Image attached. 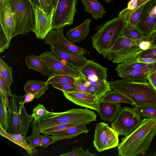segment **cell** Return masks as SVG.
Masks as SVG:
<instances>
[{
	"label": "cell",
	"mask_w": 156,
	"mask_h": 156,
	"mask_svg": "<svg viewBox=\"0 0 156 156\" xmlns=\"http://www.w3.org/2000/svg\"><path fill=\"white\" fill-rule=\"evenodd\" d=\"M49 112L45 109L43 105L39 104L33 108L32 115L34 118V120L37 121L48 114Z\"/></svg>",
	"instance_id": "37"
},
{
	"label": "cell",
	"mask_w": 156,
	"mask_h": 156,
	"mask_svg": "<svg viewBox=\"0 0 156 156\" xmlns=\"http://www.w3.org/2000/svg\"><path fill=\"white\" fill-rule=\"evenodd\" d=\"M58 141L57 139L53 135L50 136L48 134H44L43 136L40 147L46 148L49 145Z\"/></svg>",
	"instance_id": "44"
},
{
	"label": "cell",
	"mask_w": 156,
	"mask_h": 156,
	"mask_svg": "<svg viewBox=\"0 0 156 156\" xmlns=\"http://www.w3.org/2000/svg\"><path fill=\"white\" fill-rule=\"evenodd\" d=\"M77 124H78L67 123L47 128L42 130L41 133L50 135L52 133L60 131Z\"/></svg>",
	"instance_id": "40"
},
{
	"label": "cell",
	"mask_w": 156,
	"mask_h": 156,
	"mask_svg": "<svg viewBox=\"0 0 156 156\" xmlns=\"http://www.w3.org/2000/svg\"><path fill=\"white\" fill-rule=\"evenodd\" d=\"M8 96L0 93V126L7 131L9 124Z\"/></svg>",
	"instance_id": "30"
},
{
	"label": "cell",
	"mask_w": 156,
	"mask_h": 156,
	"mask_svg": "<svg viewBox=\"0 0 156 156\" xmlns=\"http://www.w3.org/2000/svg\"><path fill=\"white\" fill-rule=\"evenodd\" d=\"M74 84L77 91L91 94L90 91L80 80L78 76L75 77Z\"/></svg>",
	"instance_id": "46"
},
{
	"label": "cell",
	"mask_w": 156,
	"mask_h": 156,
	"mask_svg": "<svg viewBox=\"0 0 156 156\" xmlns=\"http://www.w3.org/2000/svg\"><path fill=\"white\" fill-rule=\"evenodd\" d=\"M137 61L148 64L154 63L156 62V59L151 58H143L138 56L137 57Z\"/></svg>",
	"instance_id": "50"
},
{
	"label": "cell",
	"mask_w": 156,
	"mask_h": 156,
	"mask_svg": "<svg viewBox=\"0 0 156 156\" xmlns=\"http://www.w3.org/2000/svg\"><path fill=\"white\" fill-rule=\"evenodd\" d=\"M112 0H104V1L105 3H108L112 1Z\"/></svg>",
	"instance_id": "57"
},
{
	"label": "cell",
	"mask_w": 156,
	"mask_h": 156,
	"mask_svg": "<svg viewBox=\"0 0 156 156\" xmlns=\"http://www.w3.org/2000/svg\"><path fill=\"white\" fill-rule=\"evenodd\" d=\"M85 123H80L65 129L51 133L50 135L54 136L58 140H62L71 139L83 133H87L89 130Z\"/></svg>",
	"instance_id": "22"
},
{
	"label": "cell",
	"mask_w": 156,
	"mask_h": 156,
	"mask_svg": "<svg viewBox=\"0 0 156 156\" xmlns=\"http://www.w3.org/2000/svg\"><path fill=\"white\" fill-rule=\"evenodd\" d=\"M10 97L8 109L9 128L7 132L20 134L26 139L30 125L34 118L32 115L28 114L26 111L23 102V96L14 94Z\"/></svg>",
	"instance_id": "5"
},
{
	"label": "cell",
	"mask_w": 156,
	"mask_h": 156,
	"mask_svg": "<svg viewBox=\"0 0 156 156\" xmlns=\"http://www.w3.org/2000/svg\"><path fill=\"white\" fill-rule=\"evenodd\" d=\"M156 134V119L144 118L131 134L122 138L118 146V155L136 156L149 150Z\"/></svg>",
	"instance_id": "1"
},
{
	"label": "cell",
	"mask_w": 156,
	"mask_h": 156,
	"mask_svg": "<svg viewBox=\"0 0 156 156\" xmlns=\"http://www.w3.org/2000/svg\"><path fill=\"white\" fill-rule=\"evenodd\" d=\"M99 101H107L116 103H124L135 106L134 103L122 94L113 90L108 92L99 99Z\"/></svg>",
	"instance_id": "32"
},
{
	"label": "cell",
	"mask_w": 156,
	"mask_h": 156,
	"mask_svg": "<svg viewBox=\"0 0 156 156\" xmlns=\"http://www.w3.org/2000/svg\"><path fill=\"white\" fill-rule=\"evenodd\" d=\"M137 5L138 0H130L128 3L127 8L130 10L134 9L136 8Z\"/></svg>",
	"instance_id": "52"
},
{
	"label": "cell",
	"mask_w": 156,
	"mask_h": 156,
	"mask_svg": "<svg viewBox=\"0 0 156 156\" xmlns=\"http://www.w3.org/2000/svg\"><path fill=\"white\" fill-rule=\"evenodd\" d=\"M52 87L65 92L77 91L74 84L53 83L50 84Z\"/></svg>",
	"instance_id": "38"
},
{
	"label": "cell",
	"mask_w": 156,
	"mask_h": 156,
	"mask_svg": "<svg viewBox=\"0 0 156 156\" xmlns=\"http://www.w3.org/2000/svg\"><path fill=\"white\" fill-rule=\"evenodd\" d=\"M126 22V25L122 32L123 36L138 42L146 37L147 36L138 29L137 27Z\"/></svg>",
	"instance_id": "31"
},
{
	"label": "cell",
	"mask_w": 156,
	"mask_h": 156,
	"mask_svg": "<svg viewBox=\"0 0 156 156\" xmlns=\"http://www.w3.org/2000/svg\"><path fill=\"white\" fill-rule=\"evenodd\" d=\"M91 21L87 19L81 24L68 30L66 35L69 41L72 43H78L85 39L90 32L89 25Z\"/></svg>",
	"instance_id": "21"
},
{
	"label": "cell",
	"mask_w": 156,
	"mask_h": 156,
	"mask_svg": "<svg viewBox=\"0 0 156 156\" xmlns=\"http://www.w3.org/2000/svg\"><path fill=\"white\" fill-rule=\"evenodd\" d=\"M75 77L70 75L52 72L48 76L47 80V83L50 84L51 83H58L74 84Z\"/></svg>",
	"instance_id": "35"
},
{
	"label": "cell",
	"mask_w": 156,
	"mask_h": 156,
	"mask_svg": "<svg viewBox=\"0 0 156 156\" xmlns=\"http://www.w3.org/2000/svg\"><path fill=\"white\" fill-rule=\"evenodd\" d=\"M138 44L139 47L143 50H147L151 47V43L148 39V36L139 41Z\"/></svg>",
	"instance_id": "47"
},
{
	"label": "cell",
	"mask_w": 156,
	"mask_h": 156,
	"mask_svg": "<svg viewBox=\"0 0 156 156\" xmlns=\"http://www.w3.org/2000/svg\"><path fill=\"white\" fill-rule=\"evenodd\" d=\"M141 117L131 107H124L120 111L111 127L119 135L127 136L139 126Z\"/></svg>",
	"instance_id": "7"
},
{
	"label": "cell",
	"mask_w": 156,
	"mask_h": 156,
	"mask_svg": "<svg viewBox=\"0 0 156 156\" xmlns=\"http://www.w3.org/2000/svg\"><path fill=\"white\" fill-rule=\"evenodd\" d=\"M145 3L137 7L134 9L130 10L127 8L124 9L119 12L118 16L123 17L127 22L137 27Z\"/></svg>",
	"instance_id": "28"
},
{
	"label": "cell",
	"mask_w": 156,
	"mask_h": 156,
	"mask_svg": "<svg viewBox=\"0 0 156 156\" xmlns=\"http://www.w3.org/2000/svg\"><path fill=\"white\" fill-rule=\"evenodd\" d=\"M138 57L143 58H151L156 59V48L151 47L143 51L139 55Z\"/></svg>",
	"instance_id": "45"
},
{
	"label": "cell",
	"mask_w": 156,
	"mask_h": 156,
	"mask_svg": "<svg viewBox=\"0 0 156 156\" xmlns=\"http://www.w3.org/2000/svg\"><path fill=\"white\" fill-rule=\"evenodd\" d=\"M39 133H32L31 135L27 137V140L29 142L30 145L33 147L41 146L43 136Z\"/></svg>",
	"instance_id": "42"
},
{
	"label": "cell",
	"mask_w": 156,
	"mask_h": 156,
	"mask_svg": "<svg viewBox=\"0 0 156 156\" xmlns=\"http://www.w3.org/2000/svg\"><path fill=\"white\" fill-rule=\"evenodd\" d=\"M156 26V0L146 3L137 25L138 29L147 36L154 31Z\"/></svg>",
	"instance_id": "12"
},
{
	"label": "cell",
	"mask_w": 156,
	"mask_h": 156,
	"mask_svg": "<svg viewBox=\"0 0 156 156\" xmlns=\"http://www.w3.org/2000/svg\"><path fill=\"white\" fill-rule=\"evenodd\" d=\"M78 76L85 86L90 91L91 94L99 99L106 93L112 90L110 82L104 81H93L80 74Z\"/></svg>",
	"instance_id": "20"
},
{
	"label": "cell",
	"mask_w": 156,
	"mask_h": 156,
	"mask_svg": "<svg viewBox=\"0 0 156 156\" xmlns=\"http://www.w3.org/2000/svg\"><path fill=\"white\" fill-rule=\"evenodd\" d=\"M34 9L35 18V29L34 33L36 37L40 39H44L52 29V17L48 16L38 6Z\"/></svg>",
	"instance_id": "15"
},
{
	"label": "cell",
	"mask_w": 156,
	"mask_h": 156,
	"mask_svg": "<svg viewBox=\"0 0 156 156\" xmlns=\"http://www.w3.org/2000/svg\"><path fill=\"white\" fill-rule=\"evenodd\" d=\"M25 62L29 69L35 70L44 76H48L52 73L39 55H29L26 57Z\"/></svg>",
	"instance_id": "26"
},
{
	"label": "cell",
	"mask_w": 156,
	"mask_h": 156,
	"mask_svg": "<svg viewBox=\"0 0 156 156\" xmlns=\"http://www.w3.org/2000/svg\"><path fill=\"white\" fill-rule=\"evenodd\" d=\"M143 51L139 47L126 48L115 52L108 59L114 63H121L136 58Z\"/></svg>",
	"instance_id": "24"
},
{
	"label": "cell",
	"mask_w": 156,
	"mask_h": 156,
	"mask_svg": "<svg viewBox=\"0 0 156 156\" xmlns=\"http://www.w3.org/2000/svg\"><path fill=\"white\" fill-rule=\"evenodd\" d=\"M0 93L8 97H11L12 95L10 88V86L9 85L4 78L0 75Z\"/></svg>",
	"instance_id": "43"
},
{
	"label": "cell",
	"mask_w": 156,
	"mask_h": 156,
	"mask_svg": "<svg viewBox=\"0 0 156 156\" xmlns=\"http://www.w3.org/2000/svg\"><path fill=\"white\" fill-rule=\"evenodd\" d=\"M156 71V62L140 69L118 74L122 79L133 82H148V76Z\"/></svg>",
	"instance_id": "18"
},
{
	"label": "cell",
	"mask_w": 156,
	"mask_h": 156,
	"mask_svg": "<svg viewBox=\"0 0 156 156\" xmlns=\"http://www.w3.org/2000/svg\"><path fill=\"white\" fill-rule=\"evenodd\" d=\"M137 57L118 64L115 68L117 74L138 69L149 64L138 62Z\"/></svg>",
	"instance_id": "33"
},
{
	"label": "cell",
	"mask_w": 156,
	"mask_h": 156,
	"mask_svg": "<svg viewBox=\"0 0 156 156\" xmlns=\"http://www.w3.org/2000/svg\"><path fill=\"white\" fill-rule=\"evenodd\" d=\"M126 23L125 19L118 16L96 27L91 37L92 46L105 58L119 37L122 35Z\"/></svg>",
	"instance_id": "4"
},
{
	"label": "cell",
	"mask_w": 156,
	"mask_h": 156,
	"mask_svg": "<svg viewBox=\"0 0 156 156\" xmlns=\"http://www.w3.org/2000/svg\"><path fill=\"white\" fill-rule=\"evenodd\" d=\"M63 94L66 98L77 105L97 112L98 110L99 99L94 95L77 91L63 92Z\"/></svg>",
	"instance_id": "14"
},
{
	"label": "cell",
	"mask_w": 156,
	"mask_h": 156,
	"mask_svg": "<svg viewBox=\"0 0 156 156\" xmlns=\"http://www.w3.org/2000/svg\"><path fill=\"white\" fill-rule=\"evenodd\" d=\"M0 53L9 47L15 29L13 13L10 6L0 10Z\"/></svg>",
	"instance_id": "10"
},
{
	"label": "cell",
	"mask_w": 156,
	"mask_h": 156,
	"mask_svg": "<svg viewBox=\"0 0 156 156\" xmlns=\"http://www.w3.org/2000/svg\"><path fill=\"white\" fill-rule=\"evenodd\" d=\"M97 117L94 111L87 108H72L62 112H49L40 119L33 120L32 132L40 133L47 128L64 124H88L96 121Z\"/></svg>",
	"instance_id": "2"
},
{
	"label": "cell",
	"mask_w": 156,
	"mask_h": 156,
	"mask_svg": "<svg viewBox=\"0 0 156 156\" xmlns=\"http://www.w3.org/2000/svg\"><path fill=\"white\" fill-rule=\"evenodd\" d=\"M77 0H58L52 17V28L54 30L63 28L72 25L76 9Z\"/></svg>",
	"instance_id": "9"
},
{
	"label": "cell",
	"mask_w": 156,
	"mask_h": 156,
	"mask_svg": "<svg viewBox=\"0 0 156 156\" xmlns=\"http://www.w3.org/2000/svg\"><path fill=\"white\" fill-rule=\"evenodd\" d=\"M156 31V26H155V28H154V31H153V32L154 31Z\"/></svg>",
	"instance_id": "58"
},
{
	"label": "cell",
	"mask_w": 156,
	"mask_h": 156,
	"mask_svg": "<svg viewBox=\"0 0 156 156\" xmlns=\"http://www.w3.org/2000/svg\"><path fill=\"white\" fill-rule=\"evenodd\" d=\"M149 0H138V5L137 7H138L142 5Z\"/></svg>",
	"instance_id": "56"
},
{
	"label": "cell",
	"mask_w": 156,
	"mask_h": 156,
	"mask_svg": "<svg viewBox=\"0 0 156 156\" xmlns=\"http://www.w3.org/2000/svg\"><path fill=\"white\" fill-rule=\"evenodd\" d=\"M8 6H9V0H0V10Z\"/></svg>",
	"instance_id": "53"
},
{
	"label": "cell",
	"mask_w": 156,
	"mask_h": 156,
	"mask_svg": "<svg viewBox=\"0 0 156 156\" xmlns=\"http://www.w3.org/2000/svg\"><path fill=\"white\" fill-rule=\"evenodd\" d=\"M51 51L68 65L78 70L85 65L88 60L83 55H76L58 47L51 46Z\"/></svg>",
	"instance_id": "17"
},
{
	"label": "cell",
	"mask_w": 156,
	"mask_h": 156,
	"mask_svg": "<svg viewBox=\"0 0 156 156\" xmlns=\"http://www.w3.org/2000/svg\"><path fill=\"white\" fill-rule=\"evenodd\" d=\"M85 11L91 14L93 19L102 18L106 12L102 5L98 0H81Z\"/></svg>",
	"instance_id": "27"
},
{
	"label": "cell",
	"mask_w": 156,
	"mask_h": 156,
	"mask_svg": "<svg viewBox=\"0 0 156 156\" xmlns=\"http://www.w3.org/2000/svg\"><path fill=\"white\" fill-rule=\"evenodd\" d=\"M0 128V134L1 136L25 149L29 155L32 156L37 153V151L35 148L28 144L27 140L23 136L19 134L8 132L1 126Z\"/></svg>",
	"instance_id": "23"
},
{
	"label": "cell",
	"mask_w": 156,
	"mask_h": 156,
	"mask_svg": "<svg viewBox=\"0 0 156 156\" xmlns=\"http://www.w3.org/2000/svg\"><path fill=\"white\" fill-rule=\"evenodd\" d=\"M49 88V84L47 81L34 80L27 81L24 87L25 93L33 94L35 98L37 99L40 98Z\"/></svg>",
	"instance_id": "25"
},
{
	"label": "cell",
	"mask_w": 156,
	"mask_h": 156,
	"mask_svg": "<svg viewBox=\"0 0 156 156\" xmlns=\"http://www.w3.org/2000/svg\"><path fill=\"white\" fill-rule=\"evenodd\" d=\"M44 39L46 43L51 46L58 47L76 55H83L87 53V50L73 44L67 39L64 34L63 28L52 29Z\"/></svg>",
	"instance_id": "11"
},
{
	"label": "cell",
	"mask_w": 156,
	"mask_h": 156,
	"mask_svg": "<svg viewBox=\"0 0 156 156\" xmlns=\"http://www.w3.org/2000/svg\"><path fill=\"white\" fill-rule=\"evenodd\" d=\"M155 47V48H156V46H153V47Z\"/></svg>",
	"instance_id": "59"
},
{
	"label": "cell",
	"mask_w": 156,
	"mask_h": 156,
	"mask_svg": "<svg viewBox=\"0 0 156 156\" xmlns=\"http://www.w3.org/2000/svg\"><path fill=\"white\" fill-rule=\"evenodd\" d=\"M39 56L52 72L68 75L75 77L80 74L78 70L63 62L52 51H46Z\"/></svg>",
	"instance_id": "13"
},
{
	"label": "cell",
	"mask_w": 156,
	"mask_h": 156,
	"mask_svg": "<svg viewBox=\"0 0 156 156\" xmlns=\"http://www.w3.org/2000/svg\"><path fill=\"white\" fill-rule=\"evenodd\" d=\"M108 69L92 60H88L87 63L79 71L80 74L93 81L107 80Z\"/></svg>",
	"instance_id": "16"
},
{
	"label": "cell",
	"mask_w": 156,
	"mask_h": 156,
	"mask_svg": "<svg viewBox=\"0 0 156 156\" xmlns=\"http://www.w3.org/2000/svg\"><path fill=\"white\" fill-rule=\"evenodd\" d=\"M60 156H97L95 154L91 153L83 150L81 147L75 148L71 151L62 154Z\"/></svg>",
	"instance_id": "39"
},
{
	"label": "cell",
	"mask_w": 156,
	"mask_h": 156,
	"mask_svg": "<svg viewBox=\"0 0 156 156\" xmlns=\"http://www.w3.org/2000/svg\"><path fill=\"white\" fill-rule=\"evenodd\" d=\"M23 96V102L24 104L32 102L35 98L34 94L29 93H25Z\"/></svg>",
	"instance_id": "49"
},
{
	"label": "cell",
	"mask_w": 156,
	"mask_h": 156,
	"mask_svg": "<svg viewBox=\"0 0 156 156\" xmlns=\"http://www.w3.org/2000/svg\"><path fill=\"white\" fill-rule=\"evenodd\" d=\"M33 5L35 9L38 6H41V5L39 0H30Z\"/></svg>",
	"instance_id": "54"
},
{
	"label": "cell",
	"mask_w": 156,
	"mask_h": 156,
	"mask_svg": "<svg viewBox=\"0 0 156 156\" xmlns=\"http://www.w3.org/2000/svg\"><path fill=\"white\" fill-rule=\"evenodd\" d=\"M119 135L109 125L104 122L98 123L95 129L93 144L98 152L118 147Z\"/></svg>",
	"instance_id": "8"
},
{
	"label": "cell",
	"mask_w": 156,
	"mask_h": 156,
	"mask_svg": "<svg viewBox=\"0 0 156 156\" xmlns=\"http://www.w3.org/2000/svg\"><path fill=\"white\" fill-rule=\"evenodd\" d=\"M41 8L47 15L52 17L54 12L50 0H39Z\"/></svg>",
	"instance_id": "41"
},
{
	"label": "cell",
	"mask_w": 156,
	"mask_h": 156,
	"mask_svg": "<svg viewBox=\"0 0 156 156\" xmlns=\"http://www.w3.org/2000/svg\"><path fill=\"white\" fill-rule=\"evenodd\" d=\"M138 42L128 38L122 35L119 36L107 53L105 58L108 59L115 52L126 48L138 47Z\"/></svg>",
	"instance_id": "29"
},
{
	"label": "cell",
	"mask_w": 156,
	"mask_h": 156,
	"mask_svg": "<svg viewBox=\"0 0 156 156\" xmlns=\"http://www.w3.org/2000/svg\"><path fill=\"white\" fill-rule=\"evenodd\" d=\"M133 109L141 117L156 119V105H144L135 106Z\"/></svg>",
	"instance_id": "34"
},
{
	"label": "cell",
	"mask_w": 156,
	"mask_h": 156,
	"mask_svg": "<svg viewBox=\"0 0 156 156\" xmlns=\"http://www.w3.org/2000/svg\"><path fill=\"white\" fill-rule=\"evenodd\" d=\"M148 79V82L156 90V71L150 74Z\"/></svg>",
	"instance_id": "48"
},
{
	"label": "cell",
	"mask_w": 156,
	"mask_h": 156,
	"mask_svg": "<svg viewBox=\"0 0 156 156\" xmlns=\"http://www.w3.org/2000/svg\"><path fill=\"white\" fill-rule=\"evenodd\" d=\"M148 37L151 43V47L156 46V31L152 32Z\"/></svg>",
	"instance_id": "51"
},
{
	"label": "cell",
	"mask_w": 156,
	"mask_h": 156,
	"mask_svg": "<svg viewBox=\"0 0 156 156\" xmlns=\"http://www.w3.org/2000/svg\"><path fill=\"white\" fill-rule=\"evenodd\" d=\"M51 4L54 10V12L56 7L58 0H50Z\"/></svg>",
	"instance_id": "55"
},
{
	"label": "cell",
	"mask_w": 156,
	"mask_h": 156,
	"mask_svg": "<svg viewBox=\"0 0 156 156\" xmlns=\"http://www.w3.org/2000/svg\"><path fill=\"white\" fill-rule=\"evenodd\" d=\"M0 75L10 86L13 81L12 68L9 66L0 57Z\"/></svg>",
	"instance_id": "36"
},
{
	"label": "cell",
	"mask_w": 156,
	"mask_h": 156,
	"mask_svg": "<svg viewBox=\"0 0 156 156\" xmlns=\"http://www.w3.org/2000/svg\"><path fill=\"white\" fill-rule=\"evenodd\" d=\"M122 108L120 103L99 101L97 112L102 120L112 123Z\"/></svg>",
	"instance_id": "19"
},
{
	"label": "cell",
	"mask_w": 156,
	"mask_h": 156,
	"mask_svg": "<svg viewBox=\"0 0 156 156\" xmlns=\"http://www.w3.org/2000/svg\"><path fill=\"white\" fill-rule=\"evenodd\" d=\"M109 82L112 90L127 97L135 106L156 105V90L149 82H133L122 79Z\"/></svg>",
	"instance_id": "3"
},
{
	"label": "cell",
	"mask_w": 156,
	"mask_h": 156,
	"mask_svg": "<svg viewBox=\"0 0 156 156\" xmlns=\"http://www.w3.org/2000/svg\"><path fill=\"white\" fill-rule=\"evenodd\" d=\"M15 29L12 38L29 32H34L35 26L34 8L30 0H9Z\"/></svg>",
	"instance_id": "6"
}]
</instances>
